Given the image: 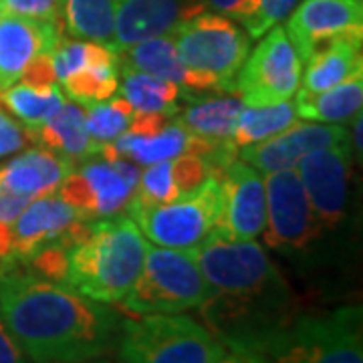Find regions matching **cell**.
<instances>
[{
  "label": "cell",
  "instance_id": "cell-1",
  "mask_svg": "<svg viewBox=\"0 0 363 363\" xmlns=\"http://www.w3.org/2000/svg\"><path fill=\"white\" fill-rule=\"evenodd\" d=\"M208 285L204 325L226 350L262 353L298 313L297 298L257 240L212 228L192 250Z\"/></svg>",
  "mask_w": 363,
  "mask_h": 363
},
{
  "label": "cell",
  "instance_id": "cell-2",
  "mask_svg": "<svg viewBox=\"0 0 363 363\" xmlns=\"http://www.w3.org/2000/svg\"><path fill=\"white\" fill-rule=\"evenodd\" d=\"M0 321L30 363H83L116 351L121 315L23 262L0 267Z\"/></svg>",
  "mask_w": 363,
  "mask_h": 363
},
{
  "label": "cell",
  "instance_id": "cell-3",
  "mask_svg": "<svg viewBox=\"0 0 363 363\" xmlns=\"http://www.w3.org/2000/svg\"><path fill=\"white\" fill-rule=\"evenodd\" d=\"M59 240L65 259L61 283L105 305H119L130 293L150 245L123 216L79 220Z\"/></svg>",
  "mask_w": 363,
  "mask_h": 363
},
{
  "label": "cell",
  "instance_id": "cell-4",
  "mask_svg": "<svg viewBox=\"0 0 363 363\" xmlns=\"http://www.w3.org/2000/svg\"><path fill=\"white\" fill-rule=\"evenodd\" d=\"M117 363H220L226 347L184 313L135 315L121 321Z\"/></svg>",
  "mask_w": 363,
  "mask_h": 363
},
{
  "label": "cell",
  "instance_id": "cell-5",
  "mask_svg": "<svg viewBox=\"0 0 363 363\" xmlns=\"http://www.w3.org/2000/svg\"><path fill=\"white\" fill-rule=\"evenodd\" d=\"M260 355L267 363H363L362 307L297 313Z\"/></svg>",
  "mask_w": 363,
  "mask_h": 363
},
{
  "label": "cell",
  "instance_id": "cell-6",
  "mask_svg": "<svg viewBox=\"0 0 363 363\" xmlns=\"http://www.w3.org/2000/svg\"><path fill=\"white\" fill-rule=\"evenodd\" d=\"M206 297V279L192 250L147 245L142 271L119 307L131 315H168L200 309Z\"/></svg>",
  "mask_w": 363,
  "mask_h": 363
},
{
  "label": "cell",
  "instance_id": "cell-7",
  "mask_svg": "<svg viewBox=\"0 0 363 363\" xmlns=\"http://www.w3.org/2000/svg\"><path fill=\"white\" fill-rule=\"evenodd\" d=\"M180 59L188 69L210 79L216 91L236 89V79L250 52L248 35L216 13H200L172 30Z\"/></svg>",
  "mask_w": 363,
  "mask_h": 363
},
{
  "label": "cell",
  "instance_id": "cell-8",
  "mask_svg": "<svg viewBox=\"0 0 363 363\" xmlns=\"http://www.w3.org/2000/svg\"><path fill=\"white\" fill-rule=\"evenodd\" d=\"M264 188L267 220L260 233L264 245L286 259L307 264L323 233L313 216L297 169L286 168L264 174Z\"/></svg>",
  "mask_w": 363,
  "mask_h": 363
},
{
  "label": "cell",
  "instance_id": "cell-9",
  "mask_svg": "<svg viewBox=\"0 0 363 363\" xmlns=\"http://www.w3.org/2000/svg\"><path fill=\"white\" fill-rule=\"evenodd\" d=\"M220 212V178L210 176L192 194L160 206L128 208L131 220L156 247L194 250L216 226Z\"/></svg>",
  "mask_w": 363,
  "mask_h": 363
},
{
  "label": "cell",
  "instance_id": "cell-10",
  "mask_svg": "<svg viewBox=\"0 0 363 363\" xmlns=\"http://www.w3.org/2000/svg\"><path fill=\"white\" fill-rule=\"evenodd\" d=\"M303 75V61L283 26H274L252 52H248L236 79L234 93L242 104L262 107L291 99Z\"/></svg>",
  "mask_w": 363,
  "mask_h": 363
},
{
  "label": "cell",
  "instance_id": "cell-11",
  "mask_svg": "<svg viewBox=\"0 0 363 363\" xmlns=\"http://www.w3.org/2000/svg\"><path fill=\"white\" fill-rule=\"evenodd\" d=\"M353 154L351 142L335 143L301 157L295 166L321 233H337L347 218Z\"/></svg>",
  "mask_w": 363,
  "mask_h": 363
},
{
  "label": "cell",
  "instance_id": "cell-12",
  "mask_svg": "<svg viewBox=\"0 0 363 363\" xmlns=\"http://www.w3.org/2000/svg\"><path fill=\"white\" fill-rule=\"evenodd\" d=\"M218 178L220 212L214 228L234 240H257L267 220L264 176L236 157Z\"/></svg>",
  "mask_w": 363,
  "mask_h": 363
},
{
  "label": "cell",
  "instance_id": "cell-13",
  "mask_svg": "<svg viewBox=\"0 0 363 363\" xmlns=\"http://www.w3.org/2000/svg\"><path fill=\"white\" fill-rule=\"evenodd\" d=\"M55 192L83 220H99L119 216L130 204L133 188L111 162L99 157L73 169Z\"/></svg>",
  "mask_w": 363,
  "mask_h": 363
},
{
  "label": "cell",
  "instance_id": "cell-14",
  "mask_svg": "<svg viewBox=\"0 0 363 363\" xmlns=\"http://www.w3.org/2000/svg\"><path fill=\"white\" fill-rule=\"evenodd\" d=\"M283 28L305 63L325 40L363 33V0H301Z\"/></svg>",
  "mask_w": 363,
  "mask_h": 363
},
{
  "label": "cell",
  "instance_id": "cell-15",
  "mask_svg": "<svg viewBox=\"0 0 363 363\" xmlns=\"http://www.w3.org/2000/svg\"><path fill=\"white\" fill-rule=\"evenodd\" d=\"M343 142H351L350 131L339 123L295 121L271 140L242 147L238 157L260 174H271L277 169L295 168L307 154Z\"/></svg>",
  "mask_w": 363,
  "mask_h": 363
},
{
  "label": "cell",
  "instance_id": "cell-16",
  "mask_svg": "<svg viewBox=\"0 0 363 363\" xmlns=\"http://www.w3.org/2000/svg\"><path fill=\"white\" fill-rule=\"evenodd\" d=\"M200 13L206 11L198 0H119L111 49L119 52L142 40L168 35Z\"/></svg>",
  "mask_w": 363,
  "mask_h": 363
},
{
  "label": "cell",
  "instance_id": "cell-17",
  "mask_svg": "<svg viewBox=\"0 0 363 363\" xmlns=\"http://www.w3.org/2000/svg\"><path fill=\"white\" fill-rule=\"evenodd\" d=\"M79 220H83L81 214L63 202L57 192L30 200L11 224V255L6 264L30 260L40 248L61 238Z\"/></svg>",
  "mask_w": 363,
  "mask_h": 363
},
{
  "label": "cell",
  "instance_id": "cell-18",
  "mask_svg": "<svg viewBox=\"0 0 363 363\" xmlns=\"http://www.w3.org/2000/svg\"><path fill=\"white\" fill-rule=\"evenodd\" d=\"M65 25L30 21L14 14L0 16V91L14 85L26 65L39 55L51 52L63 39Z\"/></svg>",
  "mask_w": 363,
  "mask_h": 363
},
{
  "label": "cell",
  "instance_id": "cell-19",
  "mask_svg": "<svg viewBox=\"0 0 363 363\" xmlns=\"http://www.w3.org/2000/svg\"><path fill=\"white\" fill-rule=\"evenodd\" d=\"M117 59H119V71L150 73L186 89L216 91V85L210 79L198 75L196 71L184 65L172 33L152 37L133 47H128L117 52Z\"/></svg>",
  "mask_w": 363,
  "mask_h": 363
},
{
  "label": "cell",
  "instance_id": "cell-20",
  "mask_svg": "<svg viewBox=\"0 0 363 363\" xmlns=\"http://www.w3.org/2000/svg\"><path fill=\"white\" fill-rule=\"evenodd\" d=\"M363 33L341 35L325 40L307 57L305 73L301 75L303 93H321L347 79L363 73Z\"/></svg>",
  "mask_w": 363,
  "mask_h": 363
},
{
  "label": "cell",
  "instance_id": "cell-21",
  "mask_svg": "<svg viewBox=\"0 0 363 363\" xmlns=\"http://www.w3.org/2000/svg\"><path fill=\"white\" fill-rule=\"evenodd\" d=\"M73 164L45 147L26 150L0 168V186L14 194L39 198L51 194L57 186L73 172Z\"/></svg>",
  "mask_w": 363,
  "mask_h": 363
},
{
  "label": "cell",
  "instance_id": "cell-22",
  "mask_svg": "<svg viewBox=\"0 0 363 363\" xmlns=\"http://www.w3.org/2000/svg\"><path fill=\"white\" fill-rule=\"evenodd\" d=\"M30 142H39L45 150L65 157L71 164L99 154L85 125V109L75 101H67L55 116L37 130H26Z\"/></svg>",
  "mask_w": 363,
  "mask_h": 363
},
{
  "label": "cell",
  "instance_id": "cell-23",
  "mask_svg": "<svg viewBox=\"0 0 363 363\" xmlns=\"http://www.w3.org/2000/svg\"><path fill=\"white\" fill-rule=\"evenodd\" d=\"M61 87L79 105H93L111 99L119 89V59L111 45L95 43L89 61L83 69L75 71L61 81Z\"/></svg>",
  "mask_w": 363,
  "mask_h": 363
},
{
  "label": "cell",
  "instance_id": "cell-24",
  "mask_svg": "<svg viewBox=\"0 0 363 363\" xmlns=\"http://www.w3.org/2000/svg\"><path fill=\"white\" fill-rule=\"evenodd\" d=\"M295 113L315 123H345L362 113L363 73L321 93L297 91Z\"/></svg>",
  "mask_w": 363,
  "mask_h": 363
},
{
  "label": "cell",
  "instance_id": "cell-25",
  "mask_svg": "<svg viewBox=\"0 0 363 363\" xmlns=\"http://www.w3.org/2000/svg\"><path fill=\"white\" fill-rule=\"evenodd\" d=\"M245 107L240 97L208 99L202 104L190 105L182 117H176L188 133L208 142H230L234 128Z\"/></svg>",
  "mask_w": 363,
  "mask_h": 363
},
{
  "label": "cell",
  "instance_id": "cell-26",
  "mask_svg": "<svg viewBox=\"0 0 363 363\" xmlns=\"http://www.w3.org/2000/svg\"><path fill=\"white\" fill-rule=\"evenodd\" d=\"M186 142H188V131L176 119L154 135H135L131 131H123L111 143L117 154L130 157L131 162L140 166H152L157 162L174 160L186 154Z\"/></svg>",
  "mask_w": 363,
  "mask_h": 363
},
{
  "label": "cell",
  "instance_id": "cell-27",
  "mask_svg": "<svg viewBox=\"0 0 363 363\" xmlns=\"http://www.w3.org/2000/svg\"><path fill=\"white\" fill-rule=\"evenodd\" d=\"M121 83L119 91L121 97L133 107L138 113H164V116H178V99L180 87L142 71H119Z\"/></svg>",
  "mask_w": 363,
  "mask_h": 363
},
{
  "label": "cell",
  "instance_id": "cell-28",
  "mask_svg": "<svg viewBox=\"0 0 363 363\" xmlns=\"http://www.w3.org/2000/svg\"><path fill=\"white\" fill-rule=\"evenodd\" d=\"M0 104L6 105L26 130H37L63 107L65 97L59 85L35 87L16 81L9 89L0 91Z\"/></svg>",
  "mask_w": 363,
  "mask_h": 363
},
{
  "label": "cell",
  "instance_id": "cell-29",
  "mask_svg": "<svg viewBox=\"0 0 363 363\" xmlns=\"http://www.w3.org/2000/svg\"><path fill=\"white\" fill-rule=\"evenodd\" d=\"M295 121H297L295 105L289 99L274 105H262V107L245 105L240 109V116L234 128L233 143L240 152L242 147L271 140L272 135L281 133Z\"/></svg>",
  "mask_w": 363,
  "mask_h": 363
},
{
  "label": "cell",
  "instance_id": "cell-30",
  "mask_svg": "<svg viewBox=\"0 0 363 363\" xmlns=\"http://www.w3.org/2000/svg\"><path fill=\"white\" fill-rule=\"evenodd\" d=\"M119 0H63V21L77 39L111 45Z\"/></svg>",
  "mask_w": 363,
  "mask_h": 363
},
{
  "label": "cell",
  "instance_id": "cell-31",
  "mask_svg": "<svg viewBox=\"0 0 363 363\" xmlns=\"http://www.w3.org/2000/svg\"><path fill=\"white\" fill-rule=\"evenodd\" d=\"M133 113V107L123 97H111L99 104L87 105L85 125L93 143L101 150V145L117 140L123 131H128Z\"/></svg>",
  "mask_w": 363,
  "mask_h": 363
},
{
  "label": "cell",
  "instance_id": "cell-32",
  "mask_svg": "<svg viewBox=\"0 0 363 363\" xmlns=\"http://www.w3.org/2000/svg\"><path fill=\"white\" fill-rule=\"evenodd\" d=\"M301 0H248L240 23L247 28L248 39H260L271 28L286 21Z\"/></svg>",
  "mask_w": 363,
  "mask_h": 363
},
{
  "label": "cell",
  "instance_id": "cell-33",
  "mask_svg": "<svg viewBox=\"0 0 363 363\" xmlns=\"http://www.w3.org/2000/svg\"><path fill=\"white\" fill-rule=\"evenodd\" d=\"M0 9L4 14L65 25L63 0H0Z\"/></svg>",
  "mask_w": 363,
  "mask_h": 363
},
{
  "label": "cell",
  "instance_id": "cell-34",
  "mask_svg": "<svg viewBox=\"0 0 363 363\" xmlns=\"http://www.w3.org/2000/svg\"><path fill=\"white\" fill-rule=\"evenodd\" d=\"M28 142H30V135L25 125L14 121L0 105V157L21 152Z\"/></svg>",
  "mask_w": 363,
  "mask_h": 363
},
{
  "label": "cell",
  "instance_id": "cell-35",
  "mask_svg": "<svg viewBox=\"0 0 363 363\" xmlns=\"http://www.w3.org/2000/svg\"><path fill=\"white\" fill-rule=\"evenodd\" d=\"M18 81H21V83H26V85H35V87L55 85V83H57V75H55L51 52H39V55L26 65L25 73L21 75Z\"/></svg>",
  "mask_w": 363,
  "mask_h": 363
},
{
  "label": "cell",
  "instance_id": "cell-36",
  "mask_svg": "<svg viewBox=\"0 0 363 363\" xmlns=\"http://www.w3.org/2000/svg\"><path fill=\"white\" fill-rule=\"evenodd\" d=\"M198 2L204 6V11H208V13L222 14V16L236 18V21L242 18L248 4V0H198Z\"/></svg>",
  "mask_w": 363,
  "mask_h": 363
},
{
  "label": "cell",
  "instance_id": "cell-37",
  "mask_svg": "<svg viewBox=\"0 0 363 363\" xmlns=\"http://www.w3.org/2000/svg\"><path fill=\"white\" fill-rule=\"evenodd\" d=\"M0 363H30L0 321Z\"/></svg>",
  "mask_w": 363,
  "mask_h": 363
},
{
  "label": "cell",
  "instance_id": "cell-38",
  "mask_svg": "<svg viewBox=\"0 0 363 363\" xmlns=\"http://www.w3.org/2000/svg\"><path fill=\"white\" fill-rule=\"evenodd\" d=\"M220 363H267V359L259 353H252V351L226 350L224 355H222Z\"/></svg>",
  "mask_w": 363,
  "mask_h": 363
},
{
  "label": "cell",
  "instance_id": "cell-39",
  "mask_svg": "<svg viewBox=\"0 0 363 363\" xmlns=\"http://www.w3.org/2000/svg\"><path fill=\"white\" fill-rule=\"evenodd\" d=\"M83 363H113L109 359V355L107 357H97V359H91V362H83Z\"/></svg>",
  "mask_w": 363,
  "mask_h": 363
},
{
  "label": "cell",
  "instance_id": "cell-40",
  "mask_svg": "<svg viewBox=\"0 0 363 363\" xmlns=\"http://www.w3.org/2000/svg\"><path fill=\"white\" fill-rule=\"evenodd\" d=\"M2 14H4V13H2V9H0V16H2Z\"/></svg>",
  "mask_w": 363,
  "mask_h": 363
}]
</instances>
